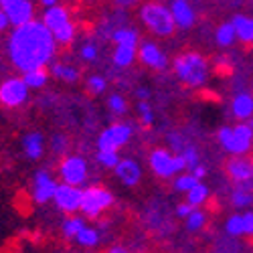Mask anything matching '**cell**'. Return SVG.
<instances>
[{"label": "cell", "instance_id": "cell-1", "mask_svg": "<svg viewBox=\"0 0 253 253\" xmlns=\"http://www.w3.org/2000/svg\"><path fill=\"white\" fill-rule=\"evenodd\" d=\"M57 43L53 33L43 25V20H31L20 27H14L8 39V55L12 65L20 71H31L45 67L53 59Z\"/></svg>", "mask_w": 253, "mask_h": 253}, {"label": "cell", "instance_id": "cell-2", "mask_svg": "<svg viewBox=\"0 0 253 253\" xmlns=\"http://www.w3.org/2000/svg\"><path fill=\"white\" fill-rule=\"evenodd\" d=\"M116 205V197L103 184H87L81 188V207L79 215L87 221H101Z\"/></svg>", "mask_w": 253, "mask_h": 253}, {"label": "cell", "instance_id": "cell-3", "mask_svg": "<svg viewBox=\"0 0 253 253\" xmlns=\"http://www.w3.org/2000/svg\"><path fill=\"white\" fill-rule=\"evenodd\" d=\"M174 67V73L176 77L184 83L188 87H199L207 81V75H209V63L207 59L201 55V53H195V51H188V53H182L174 59L172 63Z\"/></svg>", "mask_w": 253, "mask_h": 253}, {"label": "cell", "instance_id": "cell-4", "mask_svg": "<svg viewBox=\"0 0 253 253\" xmlns=\"http://www.w3.org/2000/svg\"><path fill=\"white\" fill-rule=\"evenodd\" d=\"M140 20L146 29H150L158 37H170L176 31L170 6H164L162 2H156V0H148V2L140 6Z\"/></svg>", "mask_w": 253, "mask_h": 253}, {"label": "cell", "instance_id": "cell-5", "mask_svg": "<svg viewBox=\"0 0 253 253\" xmlns=\"http://www.w3.org/2000/svg\"><path fill=\"white\" fill-rule=\"evenodd\" d=\"M148 166L154 176L168 180V178H174L176 174L186 170V162L180 154H174L172 150L168 148H154L148 154Z\"/></svg>", "mask_w": 253, "mask_h": 253}, {"label": "cell", "instance_id": "cell-6", "mask_svg": "<svg viewBox=\"0 0 253 253\" xmlns=\"http://www.w3.org/2000/svg\"><path fill=\"white\" fill-rule=\"evenodd\" d=\"M57 172H59V178L61 182H65V184H71V186H87L89 184V162L79 156V154H65L61 158L59 162V168H57Z\"/></svg>", "mask_w": 253, "mask_h": 253}, {"label": "cell", "instance_id": "cell-7", "mask_svg": "<svg viewBox=\"0 0 253 253\" xmlns=\"http://www.w3.org/2000/svg\"><path fill=\"white\" fill-rule=\"evenodd\" d=\"M225 172L233 182V188H243V191L253 193V158L243 156H231L225 164Z\"/></svg>", "mask_w": 253, "mask_h": 253}, {"label": "cell", "instance_id": "cell-8", "mask_svg": "<svg viewBox=\"0 0 253 253\" xmlns=\"http://www.w3.org/2000/svg\"><path fill=\"white\" fill-rule=\"evenodd\" d=\"M57 178L45 170V168H41V170H37L31 178V186H29V195H31V201L35 205H49L53 203V197H55V191H57Z\"/></svg>", "mask_w": 253, "mask_h": 253}, {"label": "cell", "instance_id": "cell-9", "mask_svg": "<svg viewBox=\"0 0 253 253\" xmlns=\"http://www.w3.org/2000/svg\"><path fill=\"white\" fill-rule=\"evenodd\" d=\"M108 223H105L103 219L101 221H95L93 225L87 221V225L83 227L77 237L73 239V245L81 251L85 253H93V251H99L103 245H105V235H108V227H105Z\"/></svg>", "mask_w": 253, "mask_h": 253}, {"label": "cell", "instance_id": "cell-10", "mask_svg": "<svg viewBox=\"0 0 253 253\" xmlns=\"http://www.w3.org/2000/svg\"><path fill=\"white\" fill-rule=\"evenodd\" d=\"M29 99V85L23 77H6L0 83V105L4 108H20Z\"/></svg>", "mask_w": 253, "mask_h": 253}, {"label": "cell", "instance_id": "cell-11", "mask_svg": "<svg viewBox=\"0 0 253 253\" xmlns=\"http://www.w3.org/2000/svg\"><path fill=\"white\" fill-rule=\"evenodd\" d=\"M53 205L61 215H75L79 213L81 207V188L79 186H71L65 182H59L55 197H53Z\"/></svg>", "mask_w": 253, "mask_h": 253}, {"label": "cell", "instance_id": "cell-12", "mask_svg": "<svg viewBox=\"0 0 253 253\" xmlns=\"http://www.w3.org/2000/svg\"><path fill=\"white\" fill-rule=\"evenodd\" d=\"M132 138L130 124H112L97 136V150H120Z\"/></svg>", "mask_w": 253, "mask_h": 253}, {"label": "cell", "instance_id": "cell-13", "mask_svg": "<svg viewBox=\"0 0 253 253\" xmlns=\"http://www.w3.org/2000/svg\"><path fill=\"white\" fill-rule=\"evenodd\" d=\"M0 10H2L12 27H20L31 23L35 8L31 0H0Z\"/></svg>", "mask_w": 253, "mask_h": 253}, {"label": "cell", "instance_id": "cell-14", "mask_svg": "<svg viewBox=\"0 0 253 253\" xmlns=\"http://www.w3.org/2000/svg\"><path fill=\"white\" fill-rule=\"evenodd\" d=\"M114 174L126 188H134L142 182V166L134 158H120L114 168Z\"/></svg>", "mask_w": 253, "mask_h": 253}, {"label": "cell", "instance_id": "cell-15", "mask_svg": "<svg viewBox=\"0 0 253 253\" xmlns=\"http://www.w3.org/2000/svg\"><path fill=\"white\" fill-rule=\"evenodd\" d=\"M217 138H219V144L223 146V150L229 152L231 156H243V154H247L251 150V142L241 140L235 134L233 126H223V128H219Z\"/></svg>", "mask_w": 253, "mask_h": 253}, {"label": "cell", "instance_id": "cell-16", "mask_svg": "<svg viewBox=\"0 0 253 253\" xmlns=\"http://www.w3.org/2000/svg\"><path fill=\"white\" fill-rule=\"evenodd\" d=\"M138 59L144 63L146 67H150L154 71H164L168 67L166 55L158 49V45L150 43V41H142L138 45Z\"/></svg>", "mask_w": 253, "mask_h": 253}, {"label": "cell", "instance_id": "cell-17", "mask_svg": "<svg viewBox=\"0 0 253 253\" xmlns=\"http://www.w3.org/2000/svg\"><path fill=\"white\" fill-rule=\"evenodd\" d=\"M87 225V219L75 213V215H63V219L59 221V235L63 241L73 243V239L77 237V233Z\"/></svg>", "mask_w": 253, "mask_h": 253}, {"label": "cell", "instance_id": "cell-18", "mask_svg": "<svg viewBox=\"0 0 253 253\" xmlns=\"http://www.w3.org/2000/svg\"><path fill=\"white\" fill-rule=\"evenodd\" d=\"M170 12L178 29H191L195 25V8L188 4V0H172L170 2Z\"/></svg>", "mask_w": 253, "mask_h": 253}, {"label": "cell", "instance_id": "cell-19", "mask_svg": "<svg viewBox=\"0 0 253 253\" xmlns=\"http://www.w3.org/2000/svg\"><path fill=\"white\" fill-rule=\"evenodd\" d=\"M71 20L69 16V10L67 8H63V6H49L43 14V25L51 31V33H57L61 27H65L67 23Z\"/></svg>", "mask_w": 253, "mask_h": 253}, {"label": "cell", "instance_id": "cell-20", "mask_svg": "<svg viewBox=\"0 0 253 253\" xmlns=\"http://www.w3.org/2000/svg\"><path fill=\"white\" fill-rule=\"evenodd\" d=\"M23 150L29 160H39L45 154V136L41 132H31L23 138Z\"/></svg>", "mask_w": 253, "mask_h": 253}, {"label": "cell", "instance_id": "cell-21", "mask_svg": "<svg viewBox=\"0 0 253 253\" xmlns=\"http://www.w3.org/2000/svg\"><path fill=\"white\" fill-rule=\"evenodd\" d=\"M231 112H233V116L239 122L253 118V93H247V91L237 93L233 101H231Z\"/></svg>", "mask_w": 253, "mask_h": 253}, {"label": "cell", "instance_id": "cell-22", "mask_svg": "<svg viewBox=\"0 0 253 253\" xmlns=\"http://www.w3.org/2000/svg\"><path fill=\"white\" fill-rule=\"evenodd\" d=\"M231 25L235 29V35L241 43L245 45H253V18L245 16V14H235Z\"/></svg>", "mask_w": 253, "mask_h": 253}, {"label": "cell", "instance_id": "cell-23", "mask_svg": "<svg viewBox=\"0 0 253 253\" xmlns=\"http://www.w3.org/2000/svg\"><path fill=\"white\" fill-rule=\"evenodd\" d=\"M138 55V47L136 45H116V51H114V63L116 67H130L134 59Z\"/></svg>", "mask_w": 253, "mask_h": 253}, {"label": "cell", "instance_id": "cell-24", "mask_svg": "<svg viewBox=\"0 0 253 253\" xmlns=\"http://www.w3.org/2000/svg\"><path fill=\"white\" fill-rule=\"evenodd\" d=\"M209 197H211V191H209V186L203 182V180H199L191 191L186 193V203L188 205H193L195 209H199V207H203L207 201H209Z\"/></svg>", "mask_w": 253, "mask_h": 253}, {"label": "cell", "instance_id": "cell-25", "mask_svg": "<svg viewBox=\"0 0 253 253\" xmlns=\"http://www.w3.org/2000/svg\"><path fill=\"white\" fill-rule=\"evenodd\" d=\"M207 221H209V217L201 207L193 209V213L184 219V229L188 231V233H199V231H203L207 227Z\"/></svg>", "mask_w": 253, "mask_h": 253}, {"label": "cell", "instance_id": "cell-26", "mask_svg": "<svg viewBox=\"0 0 253 253\" xmlns=\"http://www.w3.org/2000/svg\"><path fill=\"white\" fill-rule=\"evenodd\" d=\"M112 39L116 45H140V35L136 29L132 27H124V29H118L112 33Z\"/></svg>", "mask_w": 253, "mask_h": 253}, {"label": "cell", "instance_id": "cell-27", "mask_svg": "<svg viewBox=\"0 0 253 253\" xmlns=\"http://www.w3.org/2000/svg\"><path fill=\"white\" fill-rule=\"evenodd\" d=\"M23 79L29 85V89H39L43 87L45 83L49 81V73L45 67H39V69H31V71H25L23 73Z\"/></svg>", "mask_w": 253, "mask_h": 253}, {"label": "cell", "instance_id": "cell-28", "mask_svg": "<svg viewBox=\"0 0 253 253\" xmlns=\"http://www.w3.org/2000/svg\"><path fill=\"white\" fill-rule=\"evenodd\" d=\"M51 75L61 79V81H67V83H75L79 79V71L73 65H65V63H53Z\"/></svg>", "mask_w": 253, "mask_h": 253}, {"label": "cell", "instance_id": "cell-29", "mask_svg": "<svg viewBox=\"0 0 253 253\" xmlns=\"http://www.w3.org/2000/svg\"><path fill=\"white\" fill-rule=\"evenodd\" d=\"M235 39H237V35H235V29H233V25H231V23H223V25L217 27L215 41H217L219 47H225V49L231 47L235 43Z\"/></svg>", "mask_w": 253, "mask_h": 253}, {"label": "cell", "instance_id": "cell-30", "mask_svg": "<svg viewBox=\"0 0 253 253\" xmlns=\"http://www.w3.org/2000/svg\"><path fill=\"white\" fill-rule=\"evenodd\" d=\"M197 182H199V178H197L191 170H184V172H180V174L174 176L172 186H174V191H176V193H184V195H186Z\"/></svg>", "mask_w": 253, "mask_h": 253}, {"label": "cell", "instance_id": "cell-31", "mask_svg": "<svg viewBox=\"0 0 253 253\" xmlns=\"http://www.w3.org/2000/svg\"><path fill=\"white\" fill-rule=\"evenodd\" d=\"M95 162L105 168V170H114L116 164L120 162V154L118 150H97L95 152Z\"/></svg>", "mask_w": 253, "mask_h": 253}, {"label": "cell", "instance_id": "cell-32", "mask_svg": "<svg viewBox=\"0 0 253 253\" xmlns=\"http://www.w3.org/2000/svg\"><path fill=\"white\" fill-rule=\"evenodd\" d=\"M225 233L231 235V237H241L243 235V217L239 213H233V215H229L225 219Z\"/></svg>", "mask_w": 253, "mask_h": 253}, {"label": "cell", "instance_id": "cell-33", "mask_svg": "<svg viewBox=\"0 0 253 253\" xmlns=\"http://www.w3.org/2000/svg\"><path fill=\"white\" fill-rule=\"evenodd\" d=\"M53 39L57 45H71L73 39H75V25L73 20H69V23L65 27H61L57 33H53Z\"/></svg>", "mask_w": 253, "mask_h": 253}, {"label": "cell", "instance_id": "cell-34", "mask_svg": "<svg viewBox=\"0 0 253 253\" xmlns=\"http://www.w3.org/2000/svg\"><path fill=\"white\" fill-rule=\"evenodd\" d=\"M231 205L235 209H247L253 205V193L249 191H243V188H233L231 193Z\"/></svg>", "mask_w": 253, "mask_h": 253}, {"label": "cell", "instance_id": "cell-35", "mask_svg": "<svg viewBox=\"0 0 253 253\" xmlns=\"http://www.w3.org/2000/svg\"><path fill=\"white\" fill-rule=\"evenodd\" d=\"M182 158H184V162H186V170H193L195 166H199L201 164V158H199V152H197V148L193 144H186L184 148L178 152Z\"/></svg>", "mask_w": 253, "mask_h": 253}, {"label": "cell", "instance_id": "cell-36", "mask_svg": "<svg viewBox=\"0 0 253 253\" xmlns=\"http://www.w3.org/2000/svg\"><path fill=\"white\" fill-rule=\"evenodd\" d=\"M99 253H138V251L126 241H110L108 245L101 247Z\"/></svg>", "mask_w": 253, "mask_h": 253}, {"label": "cell", "instance_id": "cell-37", "mask_svg": "<svg viewBox=\"0 0 253 253\" xmlns=\"http://www.w3.org/2000/svg\"><path fill=\"white\" fill-rule=\"evenodd\" d=\"M108 108H110L116 116H122V114H126V110H128V103H126V97H124V95L112 93L110 99H108Z\"/></svg>", "mask_w": 253, "mask_h": 253}, {"label": "cell", "instance_id": "cell-38", "mask_svg": "<svg viewBox=\"0 0 253 253\" xmlns=\"http://www.w3.org/2000/svg\"><path fill=\"white\" fill-rule=\"evenodd\" d=\"M67 148H69V140L63 136V134H55L51 138V150L59 156H65L67 154Z\"/></svg>", "mask_w": 253, "mask_h": 253}, {"label": "cell", "instance_id": "cell-39", "mask_svg": "<svg viewBox=\"0 0 253 253\" xmlns=\"http://www.w3.org/2000/svg\"><path fill=\"white\" fill-rule=\"evenodd\" d=\"M105 87H108V81H105V77H101V75H91V77L87 79V89H89L93 95L103 93Z\"/></svg>", "mask_w": 253, "mask_h": 253}, {"label": "cell", "instance_id": "cell-40", "mask_svg": "<svg viewBox=\"0 0 253 253\" xmlns=\"http://www.w3.org/2000/svg\"><path fill=\"white\" fill-rule=\"evenodd\" d=\"M138 112H140V120H142L144 126H152V122H154V112H152V108H150L148 101H140V103H138Z\"/></svg>", "mask_w": 253, "mask_h": 253}, {"label": "cell", "instance_id": "cell-41", "mask_svg": "<svg viewBox=\"0 0 253 253\" xmlns=\"http://www.w3.org/2000/svg\"><path fill=\"white\" fill-rule=\"evenodd\" d=\"M168 144H170V150L174 154H178L184 148V146H186V142H184V138L180 134H170V136H168Z\"/></svg>", "mask_w": 253, "mask_h": 253}, {"label": "cell", "instance_id": "cell-42", "mask_svg": "<svg viewBox=\"0 0 253 253\" xmlns=\"http://www.w3.org/2000/svg\"><path fill=\"white\" fill-rule=\"evenodd\" d=\"M81 59L83 61H95L97 59V47L93 43H87V45H83L81 47Z\"/></svg>", "mask_w": 253, "mask_h": 253}, {"label": "cell", "instance_id": "cell-43", "mask_svg": "<svg viewBox=\"0 0 253 253\" xmlns=\"http://www.w3.org/2000/svg\"><path fill=\"white\" fill-rule=\"evenodd\" d=\"M193 209H195V207H193V205H188L186 201H184V203H178V205L174 207V215H176L178 219H182V221H184L188 215L193 213Z\"/></svg>", "mask_w": 253, "mask_h": 253}, {"label": "cell", "instance_id": "cell-44", "mask_svg": "<svg viewBox=\"0 0 253 253\" xmlns=\"http://www.w3.org/2000/svg\"><path fill=\"white\" fill-rule=\"evenodd\" d=\"M243 217V235L253 237V211H245Z\"/></svg>", "mask_w": 253, "mask_h": 253}, {"label": "cell", "instance_id": "cell-45", "mask_svg": "<svg viewBox=\"0 0 253 253\" xmlns=\"http://www.w3.org/2000/svg\"><path fill=\"white\" fill-rule=\"evenodd\" d=\"M191 172H193V174H195V176L201 180V178H205V176H207V168H205L203 164H199V166H195V168H193Z\"/></svg>", "mask_w": 253, "mask_h": 253}, {"label": "cell", "instance_id": "cell-46", "mask_svg": "<svg viewBox=\"0 0 253 253\" xmlns=\"http://www.w3.org/2000/svg\"><path fill=\"white\" fill-rule=\"evenodd\" d=\"M136 95L140 97V101H148V95H150V91L146 89V87H140V89H136Z\"/></svg>", "mask_w": 253, "mask_h": 253}, {"label": "cell", "instance_id": "cell-47", "mask_svg": "<svg viewBox=\"0 0 253 253\" xmlns=\"http://www.w3.org/2000/svg\"><path fill=\"white\" fill-rule=\"evenodd\" d=\"M114 2L118 6H124V8H128V6H134L136 2H140V0H114Z\"/></svg>", "mask_w": 253, "mask_h": 253}, {"label": "cell", "instance_id": "cell-48", "mask_svg": "<svg viewBox=\"0 0 253 253\" xmlns=\"http://www.w3.org/2000/svg\"><path fill=\"white\" fill-rule=\"evenodd\" d=\"M10 23H8V18H6V14L2 12V10H0V31H4L6 27H8Z\"/></svg>", "mask_w": 253, "mask_h": 253}, {"label": "cell", "instance_id": "cell-49", "mask_svg": "<svg viewBox=\"0 0 253 253\" xmlns=\"http://www.w3.org/2000/svg\"><path fill=\"white\" fill-rule=\"evenodd\" d=\"M41 4H43L45 8H49V6H55L57 4V0H41Z\"/></svg>", "mask_w": 253, "mask_h": 253}, {"label": "cell", "instance_id": "cell-50", "mask_svg": "<svg viewBox=\"0 0 253 253\" xmlns=\"http://www.w3.org/2000/svg\"><path fill=\"white\" fill-rule=\"evenodd\" d=\"M0 65H2V55H0Z\"/></svg>", "mask_w": 253, "mask_h": 253}, {"label": "cell", "instance_id": "cell-51", "mask_svg": "<svg viewBox=\"0 0 253 253\" xmlns=\"http://www.w3.org/2000/svg\"><path fill=\"white\" fill-rule=\"evenodd\" d=\"M251 148H253V140H251Z\"/></svg>", "mask_w": 253, "mask_h": 253}, {"label": "cell", "instance_id": "cell-52", "mask_svg": "<svg viewBox=\"0 0 253 253\" xmlns=\"http://www.w3.org/2000/svg\"><path fill=\"white\" fill-rule=\"evenodd\" d=\"M81 253H85V251H81Z\"/></svg>", "mask_w": 253, "mask_h": 253}]
</instances>
